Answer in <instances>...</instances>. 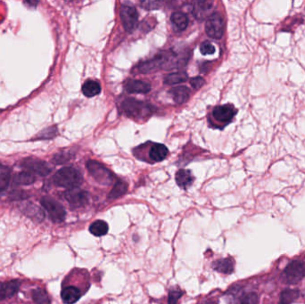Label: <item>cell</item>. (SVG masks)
Returning <instances> with one entry per match:
<instances>
[{
	"label": "cell",
	"mask_w": 305,
	"mask_h": 304,
	"mask_svg": "<svg viewBox=\"0 0 305 304\" xmlns=\"http://www.w3.org/2000/svg\"><path fill=\"white\" fill-rule=\"evenodd\" d=\"M258 295L255 293H250L244 295L241 301V304H258Z\"/></svg>",
	"instance_id": "obj_33"
},
{
	"label": "cell",
	"mask_w": 305,
	"mask_h": 304,
	"mask_svg": "<svg viewBox=\"0 0 305 304\" xmlns=\"http://www.w3.org/2000/svg\"><path fill=\"white\" fill-rule=\"evenodd\" d=\"M36 181V177L31 171H21L17 173L14 178V182L16 185H31Z\"/></svg>",
	"instance_id": "obj_20"
},
{
	"label": "cell",
	"mask_w": 305,
	"mask_h": 304,
	"mask_svg": "<svg viewBox=\"0 0 305 304\" xmlns=\"http://www.w3.org/2000/svg\"><path fill=\"white\" fill-rule=\"evenodd\" d=\"M11 170L5 165L0 164V192L5 190L9 185Z\"/></svg>",
	"instance_id": "obj_28"
},
{
	"label": "cell",
	"mask_w": 305,
	"mask_h": 304,
	"mask_svg": "<svg viewBox=\"0 0 305 304\" xmlns=\"http://www.w3.org/2000/svg\"><path fill=\"white\" fill-rule=\"evenodd\" d=\"M305 278V262L294 261L287 265L281 279L285 284H296Z\"/></svg>",
	"instance_id": "obj_2"
},
{
	"label": "cell",
	"mask_w": 305,
	"mask_h": 304,
	"mask_svg": "<svg viewBox=\"0 0 305 304\" xmlns=\"http://www.w3.org/2000/svg\"><path fill=\"white\" fill-rule=\"evenodd\" d=\"M57 134V128L56 126L49 127L47 129H43L39 134L34 138L35 140H51L55 138Z\"/></svg>",
	"instance_id": "obj_30"
},
{
	"label": "cell",
	"mask_w": 305,
	"mask_h": 304,
	"mask_svg": "<svg viewBox=\"0 0 305 304\" xmlns=\"http://www.w3.org/2000/svg\"><path fill=\"white\" fill-rule=\"evenodd\" d=\"M82 92L88 98H93L101 92V87L99 82L88 80L83 84Z\"/></svg>",
	"instance_id": "obj_21"
},
{
	"label": "cell",
	"mask_w": 305,
	"mask_h": 304,
	"mask_svg": "<svg viewBox=\"0 0 305 304\" xmlns=\"http://www.w3.org/2000/svg\"><path fill=\"white\" fill-rule=\"evenodd\" d=\"M205 31L208 36L214 40H220L223 38L224 33V20L222 15H220L219 13H214L210 17H208L205 23Z\"/></svg>",
	"instance_id": "obj_6"
},
{
	"label": "cell",
	"mask_w": 305,
	"mask_h": 304,
	"mask_svg": "<svg viewBox=\"0 0 305 304\" xmlns=\"http://www.w3.org/2000/svg\"><path fill=\"white\" fill-rule=\"evenodd\" d=\"M120 16L125 31L128 32H132L134 31L139 21V14L134 6L122 5L120 9Z\"/></svg>",
	"instance_id": "obj_7"
},
{
	"label": "cell",
	"mask_w": 305,
	"mask_h": 304,
	"mask_svg": "<svg viewBox=\"0 0 305 304\" xmlns=\"http://www.w3.org/2000/svg\"><path fill=\"white\" fill-rule=\"evenodd\" d=\"M212 268H214L216 271L223 274H231L234 271V262L230 258L222 259L216 261L212 264Z\"/></svg>",
	"instance_id": "obj_18"
},
{
	"label": "cell",
	"mask_w": 305,
	"mask_h": 304,
	"mask_svg": "<svg viewBox=\"0 0 305 304\" xmlns=\"http://www.w3.org/2000/svg\"><path fill=\"white\" fill-rule=\"evenodd\" d=\"M41 203L42 206L47 211L52 222L55 223H61L65 220L66 211L62 204L56 201L55 199L48 196H44L42 197Z\"/></svg>",
	"instance_id": "obj_4"
},
{
	"label": "cell",
	"mask_w": 305,
	"mask_h": 304,
	"mask_svg": "<svg viewBox=\"0 0 305 304\" xmlns=\"http://www.w3.org/2000/svg\"><path fill=\"white\" fill-rule=\"evenodd\" d=\"M200 51L203 56L212 55L215 53V47L210 42H203L202 43V45L200 46Z\"/></svg>",
	"instance_id": "obj_32"
},
{
	"label": "cell",
	"mask_w": 305,
	"mask_h": 304,
	"mask_svg": "<svg viewBox=\"0 0 305 304\" xmlns=\"http://www.w3.org/2000/svg\"><path fill=\"white\" fill-rule=\"evenodd\" d=\"M122 109L127 116L132 118H140L150 114V107L136 99H126L122 103Z\"/></svg>",
	"instance_id": "obj_5"
},
{
	"label": "cell",
	"mask_w": 305,
	"mask_h": 304,
	"mask_svg": "<svg viewBox=\"0 0 305 304\" xmlns=\"http://www.w3.org/2000/svg\"><path fill=\"white\" fill-rule=\"evenodd\" d=\"M181 295H182V291L181 289L173 288L171 289L169 293V298H168V304H177L179 300L181 299Z\"/></svg>",
	"instance_id": "obj_31"
},
{
	"label": "cell",
	"mask_w": 305,
	"mask_h": 304,
	"mask_svg": "<svg viewBox=\"0 0 305 304\" xmlns=\"http://www.w3.org/2000/svg\"><path fill=\"white\" fill-rule=\"evenodd\" d=\"M188 76L185 72H173L166 76L164 83L167 85H175L180 83L185 82L187 81Z\"/></svg>",
	"instance_id": "obj_25"
},
{
	"label": "cell",
	"mask_w": 305,
	"mask_h": 304,
	"mask_svg": "<svg viewBox=\"0 0 305 304\" xmlns=\"http://www.w3.org/2000/svg\"><path fill=\"white\" fill-rule=\"evenodd\" d=\"M194 181L195 179L190 170H180L176 173L177 184L183 189H187L190 187Z\"/></svg>",
	"instance_id": "obj_17"
},
{
	"label": "cell",
	"mask_w": 305,
	"mask_h": 304,
	"mask_svg": "<svg viewBox=\"0 0 305 304\" xmlns=\"http://www.w3.org/2000/svg\"><path fill=\"white\" fill-rule=\"evenodd\" d=\"M168 154H169V150L164 144L155 143L151 145L149 157L154 162H158L164 160Z\"/></svg>",
	"instance_id": "obj_15"
},
{
	"label": "cell",
	"mask_w": 305,
	"mask_h": 304,
	"mask_svg": "<svg viewBox=\"0 0 305 304\" xmlns=\"http://www.w3.org/2000/svg\"><path fill=\"white\" fill-rule=\"evenodd\" d=\"M108 229L107 223L103 221H97V222H93L89 227V231L96 237H102L106 235L108 232Z\"/></svg>",
	"instance_id": "obj_22"
},
{
	"label": "cell",
	"mask_w": 305,
	"mask_h": 304,
	"mask_svg": "<svg viewBox=\"0 0 305 304\" xmlns=\"http://www.w3.org/2000/svg\"><path fill=\"white\" fill-rule=\"evenodd\" d=\"M20 288V283L17 280H12L8 282H0V301L11 298Z\"/></svg>",
	"instance_id": "obj_11"
},
{
	"label": "cell",
	"mask_w": 305,
	"mask_h": 304,
	"mask_svg": "<svg viewBox=\"0 0 305 304\" xmlns=\"http://www.w3.org/2000/svg\"><path fill=\"white\" fill-rule=\"evenodd\" d=\"M299 296V291L294 289H286L282 292L280 304H291Z\"/></svg>",
	"instance_id": "obj_29"
},
{
	"label": "cell",
	"mask_w": 305,
	"mask_h": 304,
	"mask_svg": "<svg viewBox=\"0 0 305 304\" xmlns=\"http://www.w3.org/2000/svg\"><path fill=\"white\" fill-rule=\"evenodd\" d=\"M54 183L58 186L72 189L82 184L83 177L80 170L73 167H65L58 170L53 178Z\"/></svg>",
	"instance_id": "obj_1"
},
{
	"label": "cell",
	"mask_w": 305,
	"mask_h": 304,
	"mask_svg": "<svg viewBox=\"0 0 305 304\" xmlns=\"http://www.w3.org/2000/svg\"><path fill=\"white\" fill-rule=\"evenodd\" d=\"M203 304H217L215 302H213V301H208V302H205V303H203Z\"/></svg>",
	"instance_id": "obj_37"
},
{
	"label": "cell",
	"mask_w": 305,
	"mask_h": 304,
	"mask_svg": "<svg viewBox=\"0 0 305 304\" xmlns=\"http://www.w3.org/2000/svg\"><path fill=\"white\" fill-rule=\"evenodd\" d=\"M212 3L209 1H198L193 6V15L198 21H203L210 15Z\"/></svg>",
	"instance_id": "obj_12"
},
{
	"label": "cell",
	"mask_w": 305,
	"mask_h": 304,
	"mask_svg": "<svg viewBox=\"0 0 305 304\" xmlns=\"http://www.w3.org/2000/svg\"><path fill=\"white\" fill-rule=\"evenodd\" d=\"M87 169L94 180L101 185L109 186L114 181L113 173L99 162L90 160L87 162Z\"/></svg>",
	"instance_id": "obj_3"
},
{
	"label": "cell",
	"mask_w": 305,
	"mask_h": 304,
	"mask_svg": "<svg viewBox=\"0 0 305 304\" xmlns=\"http://www.w3.org/2000/svg\"><path fill=\"white\" fill-rule=\"evenodd\" d=\"M125 89L132 94H146L151 90V85L142 81L129 80L125 84Z\"/></svg>",
	"instance_id": "obj_13"
},
{
	"label": "cell",
	"mask_w": 305,
	"mask_h": 304,
	"mask_svg": "<svg viewBox=\"0 0 305 304\" xmlns=\"http://www.w3.org/2000/svg\"><path fill=\"white\" fill-rule=\"evenodd\" d=\"M74 156V152L73 150H64L57 153V155H54L52 162L55 164H63L70 160H72Z\"/></svg>",
	"instance_id": "obj_26"
},
{
	"label": "cell",
	"mask_w": 305,
	"mask_h": 304,
	"mask_svg": "<svg viewBox=\"0 0 305 304\" xmlns=\"http://www.w3.org/2000/svg\"><path fill=\"white\" fill-rule=\"evenodd\" d=\"M127 190H128V184L124 181H119L118 182H116L114 188L110 192L108 198L111 200L118 199L120 197L125 195Z\"/></svg>",
	"instance_id": "obj_23"
},
{
	"label": "cell",
	"mask_w": 305,
	"mask_h": 304,
	"mask_svg": "<svg viewBox=\"0 0 305 304\" xmlns=\"http://www.w3.org/2000/svg\"><path fill=\"white\" fill-rule=\"evenodd\" d=\"M64 197L73 208H81L85 206L88 204L89 200L88 192L79 187L68 189L64 193Z\"/></svg>",
	"instance_id": "obj_9"
},
{
	"label": "cell",
	"mask_w": 305,
	"mask_h": 304,
	"mask_svg": "<svg viewBox=\"0 0 305 304\" xmlns=\"http://www.w3.org/2000/svg\"><path fill=\"white\" fill-rule=\"evenodd\" d=\"M61 297H62V302L65 304H75L81 299V292L76 286L69 285L62 289Z\"/></svg>",
	"instance_id": "obj_14"
},
{
	"label": "cell",
	"mask_w": 305,
	"mask_h": 304,
	"mask_svg": "<svg viewBox=\"0 0 305 304\" xmlns=\"http://www.w3.org/2000/svg\"><path fill=\"white\" fill-rule=\"evenodd\" d=\"M204 80L201 77L193 78L190 81V84H191L192 87L196 89H199L200 88H202L203 86L204 85Z\"/></svg>",
	"instance_id": "obj_34"
},
{
	"label": "cell",
	"mask_w": 305,
	"mask_h": 304,
	"mask_svg": "<svg viewBox=\"0 0 305 304\" xmlns=\"http://www.w3.org/2000/svg\"><path fill=\"white\" fill-rule=\"evenodd\" d=\"M21 167L28 169L31 172H35L40 176H47L51 172L52 168L48 163L44 161L34 159V158H27L21 162Z\"/></svg>",
	"instance_id": "obj_10"
},
{
	"label": "cell",
	"mask_w": 305,
	"mask_h": 304,
	"mask_svg": "<svg viewBox=\"0 0 305 304\" xmlns=\"http://www.w3.org/2000/svg\"><path fill=\"white\" fill-rule=\"evenodd\" d=\"M32 299L37 304H50V299L45 289L38 288L32 291Z\"/></svg>",
	"instance_id": "obj_27"
},
{
	"label": "cell",
	"mask_w": 305,
	"mask_h": 304,
	"mask_svg": "<svg viewBox=\"0 0 305 304\" xmlns=\"http://www.w3.org/2000/svg\"><path fill=\"white\" fill-rule=\"evenodd\" d=\"M236 113L237 110L231 104L219 105L212 110V117L218 125L225 126L232 121Z\"/></svg>",
	"instance_id": "obj_8"
},
{
	"label": "cell",
	"mask_w": 305,
	"mask_h": 304,
	"mask_svg": "<svg viewBox=\"0 0 305 304\" xmlns=\"http://www.w3.org/2000/svg\"><path fill=\"white\" fill-rule=\"evenodd\" d=\"M169 93L173 98V100L175 101V103H178V104L186 103L190 97V90L185 86L172 88Z\"/></svg>",
	"instance_id": "obj_16"
},
{
	"label": "cell",
	"mask_w": 305,
	"mask_h": 304,
	"mask_svg": "<svg viewBox=\"0 0 305 304\" xmlns=\"http://www.w3.org/2000/svg\"><path fill=\"white\" fill-rule=\"evenodd\" d=\"M171 21L177 29L180 31L185 30L188 25V19L186 15H184L181 12H175L171 16Z\"/></svg>",
	"instance_id": "obj_24"
},
{
	"label": "cell",
	"mask_w": 305,
	"mask_h": 304,
	"mask_svg": "<svg viewBox=\"0 0 305 304\" xmlns=\"http://www.w3.org/2000/svg\"><path fill=\"white\" fill-rule=\"evenodd\" d=\"M23 212L27 216L32 219L34 222H41L45 219V213L40 207L32 203H28L23 209Z\"/></svg>",
	"instance_id": "obj_19"
},
{
	"label": "cell",
	"mask_w": 305,
	"mask_h": 304,
	"mask_svg": "<svg viewBox=\"0 0 305 304\" xmlns=\"http://www.w3.org/2000/svg\"><path fill=\"white\" fill-rule=\"evenodd\" d=\"M141 4L144 6V8H146V9H156L160 7V3L156 1H154V2L145 1V2H142Z\"/></svg>",
	"instance_id": "obj_35"
},
{
	"label": "cell",
	"mask_w": 305,
	"mask_h": 304,
	"mask_svg": "<svg viewBox=\"0 0 305 304\" xmlns=\"http://www.w3.org/2000/svg\"><path fill=\"white\" fill-rule=\"evenodd\" d=\"M11 198L13 200H22L27 198V195L24 192H13L11 194Z\"/></svg>",
	"instance_id": "obj_36"
}]
</instances>
